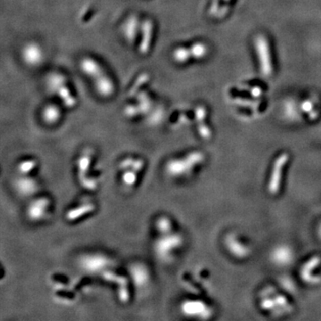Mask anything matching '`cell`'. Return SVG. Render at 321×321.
Returning a JSON list of instances; mask_svg holds the SVG:
<instances>
[{
	"instance_id": "2",
	"label": "cell",
	"mask_w": 321,
	"mask_h": 321,
	"mask_svg": "<svg viewBox=\"0 0 321 321\" xmlns=\"http://www.w3.org/2000/svg\"><path fill=\"white\" fill-rule=\"evenodd\" d=\"M204 161V155L203 153L191 152L178 158L170 159V161L167 162L165 170L170 178H185L192 174L194 170L202 164Z\"/></svg>"
},
{
	"instance_id": "27",
	"label": "cell",
	"mask_w": 321,
	"mask_h": 321,
	"mask_svg": "<svg viewBox=\"0 0 321 321\" xmlns=\"http://www.w3.org/2000/svg\"><path fill=\"white\" fill-rule=\"evenodd\" d=\"M319 235H320V237H321V226H320V228H319Z\"/></svg>"
},
{
	"instance_id": "23",
	"label": "cell",
	"mask_w": 321,
	"mask_h": 321,
	"mask_svg": "<svg viewBox=\"0 0 321 321\" xmlns=\"http://www.w3.org/2000/svg\"><path fill=\"white\" fill-rule=\"evenodd\" d=\"M35 166H36V163L34 161L28 160L26 162L20 164V170H21V172L22 171L23 172H30V170H32Z\"/></svg>"
},
{
	"instance_id": "11",
	"label": "cell",
	"mask_w": 321,
	"mask_h": 321,
	"mask_svg": "<svg viewBox=\"0 0 321 321\" xmlns=\"http://www.w3.org/2000/svg\"><path fill=\"white\" fill-rule=\"evenodd\" d=\"M181 311L185 316L189 317H208L210 310L204 302L196 300H188L181 303Z\"/></svg>"
},
{
	"instance_id": "12",
	"label": "cell",
	"mask_w": 321,
	"mask_h": 321,
	"mask_svg": "<svg viewBox=\"0 0 321 321\" xmlns=\"http://www.w3.org/2000/svg\"><path fill=\"white\" fill-rule=\"evenodd\" d=\"M130 278L133 283L137 287H146L150 281V272L149 269L141 263H135L129 268Z\"/></svg>"
},
{
	"instance_id": "17",
	"label": "cell",
	"mask_w": 321,
	"mask_h": 321,
	"mask_svg": "<svg viewBox=\"0 0 321 321\" xmlns=\"http://www.w3.org/2000/svg\"><path fill=\"white\" fill-rule=\"evenodd\" d=\"M155 231L160 235L170 234L174 232V223L169 217L162 216L155 220Z\"/></svg>"
},
{
	"instance_id": "25",
	"label": "cell",
	"mask_w": 321,
	"mask_h": 321,
	"mask_svg": "<svg viewBox=\"0 0 321 321\" xmlns=\"http://www.w3.org/2000/svg\"><path fill=\"white\" fill-rule=\"evenodd\" d=\"M261 305H262V307H263L264 309L268 310V309H272V308H273V306H274V302H273L272 300L267 299V300H264V301L262 302Z\"/></svg>"
},
{
	"instance_id": "15",
	"label": "cell",
	"mask_w": 321,
	"mask_h": 321,
	"mask_svg": "<svg viewBox=\"0 0 321 321\" xmlns=\"http://www.w3.org/2000/svg\"><path fill=\"white\" fill-rule=\"evenodd\" d=\"M321 262V258L319 256H313L310 261L305 263V265L302 267V272H301V276H302L303 280H305L308 283H316L319 279L316 277L312 276L311 272L313 269L317 268Z\"/></svg>"
},
{
	"instance_id": "8",
	"label": "cell",
	"mask_w": 321,
	"mask_h": 321,
	"mask_svg": "<svg viewBox=\"0 0 321 321\" xmlns=\"http://www.w3.org/2000/svg\"><path fill=\"white\" fill-rule=\"evenodd\" d=\"M155 36V24L150 19L142 20L140 28L139 52L141 55H147L151 50L152 44Z\"/></svg>"
},
{
	"instance_id": "1",
	"label": "cell",
	"mask_w": 321,
	"mask_h": 321,
	"mask_svg": "<svg viewBox=\"0 0 321 321\" xmlns=\"http://www.w3.org/2000/svg\"><path fill=\"white\" fill-rule=\"evenodd\" d=\"M80 69L90 78L94 84L95 89L102 98H109L115 90L113 79L106 74L101 64L92 57H84L80 61Z\"/></svg>"
},
{
	"instance_id": "14",
	"label": "cell",
	"mask_w": 321,
	"mask_h": 321,
	"mask_svg": "<svg viewBox=\"0 0 321 321\" xmlns=\"http://www.w3.org/2000/svg\"><path fill=\"white\" fill-rule=\"evenodd\" d=\"M207 117V112L204 106H198L195 109V119L197 123V130L201 137L204 140H209L212 136V131L208 125L205 123V119Z\"/></svg>"
},
{
	"instance_id": "24",
	"label": "cell",
	"mask_w": 321,
	"mask_h": 321,
	"mask_svg": "<svg viewBox=\"0 0 321 321\" xmlns=\"http://www.w3.org/2000/svg\"><path fill=\"white\" fill-rule=\"evenodd\" d=\"M249 92L251 96H252L253 98H254V99H259L261 95H262V89H261V87H257V86H255V87H250Z\"/></svg>"
},
{
	"instance_id": "19",
	"label": "cell",
	"mask_w": 321,
	"mask_h": 321,
	"mask_svg": "<svg viewBox=\"0 0 321 321\" xmlns=\"http://www.w3.org/2000/svg\"><path fill=\"white\" fill-rule=\"evenodd\" d=\"M62 116L61 111L58 106H49L43 112V118L45 120V122L54 124L59 121Z\"/></svg>"
},
{
	"instance_id": "22",
	"label": "cell",
	"mask_w": 321,
	"mask_h": 321,
	"mask_svg": "<svg viewBox=\"0 0 321 321\" xmlns=\"http://www.w3.org/2000/svg\"><path fill=\"white\" fill-rule=\"evenodd\" d=\"M124 170V173L122 175V181L125 185L131 187L136 182V178H137L136 172H139V170H132V169L131 170L126 169Z\"/></svg>"
},
{
	"instance_id": "4",
	"label": "cell",
	"mask_w": 321,
	"mask_h": 321,
	"mask_svg": "<svg viewBox=\"0 0 321 321\" xmlns=\"http://www.w3.org/2000/svg\"><path fill=\"white\" fill-rule=\"evenodd\" d=\"M253 48L261 74L269 77L273 73V61L268 38L263 35H258L253 40Z\"/></svg>"
},
{
	"instance_id": "18",
	"label": "cell",
	"mask_w": 321,
	"mask_h": 321,
	"mask_svg": "<svg viewBox=\"0 0 321 321\" xmlns=\"http://www.w3.org/2000/svg\"><path fill=\"white\" fill-rule=\"evenodd\" d=\"M232 0H212L210 8H209V15L214 18H222L225 15L223 10V4L228 6Z\"/></svg>"
},
{
	"instance_id": "21",
	"label": "cell",
	"mask_w": 321,
	"mask_h": 321,
	"mask_svg": "<svg viewBox=\"0 0 321 321\" xmlns=\"http://www.w3.org/2000/svg\"><path fill=\"white\" fill-rule=\"evenodd\" d=\"M301 109L303 113L309 114L310 119L313 120L317 117V113L315 110V105L312 100L310 99H306L301 104Z\"/></svg>"
},
{
	"instance_id": "16",
	"label": "cell",
	"mask_w": 321,
	"mask_h": 321,
	"mask_svg": "<svg viewBox=\"0 0 321 321\" xmlns=\"http://www.w3.org/2000/svg\"><path fill=\"white\" fill-rule=\"evenodd\" d=\"M24 58L28 64L31 65H37L43 59V52L38 45H28L24 51Z\"/></svg>"
},
{
	"instance_id": "6",
	"label": "cell",
	"mask_w": 321,
	"mask_h": 321,
	"mask_svg": "<svg viewBox=\"0 0 321 321\" xmlns=\"http://www.w3.org/2000/svg\"><path fill=\"white\" fill-rule=\"evenodd\" d=\"M50 88L58 96L64 106L72 108L77 104V99L69 87L66 79L61 74H53L49 79Z\"/></svg>"
},
{
	"instance_id": "13",
	"label": "cell",
	"mask_w": 321,
	"mask_h": 321,
	"mask_svg": "<svg viewBox=\"0 0 321 321\" xmlns=\"http://www.w3.org/2000/svg\"><path fill=\"white\" fill-rule=\"evenodd\" d=\"M50 209V200L49 198H39L34 201L28 211L29 216L33 220H40L48 215Z\"/></svg>"
},
{
	"instance_id": "5",
	"label": "cell",
	"mask_w": 321,
	"mask_h": 321,
	"mask_svg": "<svg viewBox=\"0 0 321 321\" xmlns=\"http://www.w3.org/2000/svg\"><path fill=\"white\" fill-rule=\"evenodd\" d=\"M209 53L208 45L204 42H195L190 45H180L172 52L173 60L178 64H184L191 60H201Z\"/></svg>"
},
{
	"instance_id": "3",
	"label": "cell",
	"mask_w": 321,
	"mask_h": 321,
	"mask_svg": "<svg viewBox=\"0 0 321 321\" xmlns=\"http://www.w3.org/2000/svg\"><path fill=\"white\" fill-rule=\"evenodd\" d=\"M184 237L179 233L171 232L170 234L160 235L154 245L155 255L163 262H170L184 246Z\"/></svg>"
},
{
	"instance_id": "26",
	"label": "cell",
	"mask_w": 321,
	"mask_h": 321,
	"mask_svg": "<svg viewBox=\"0 0 321 321\" xmlns=\"http://www.w3.org/2000/svg\"><path fill=\"white\" fill-rule=\"evenodd\" d=\"M276 302L280 304V305H285L287 304V299L284 298L283 296H277Z\"/></svg>"
},
{
	"instance_id": "10",
	"label": "cell",
	"mask_w": 321,
	"mask_h": 321,
	"mask_svg": "<svg viewBox=\"0 0 321 321\" xmlns=\"http://www.w3.org/2000/svg\"><path fill=\"white\" fill-rule=\"evenodd\" d=\"M141 22L136 15H129L121 26V32L125 39L129 44H135L137 37L140 36Z\"/></svg>"
},
{
	"instance_id": "9",
	"label": "cell",
	"mask_w": 321,
	"mask_h": 321,
	"mask_svg": "<svg viewBox=\"0 0 321 321\" xmlns=\"http://www.w3.org/2000/svg\"><path fill=\"white\" fill-rule=\"evenodd\" d=\"M288 160H289V155L287 153H283L277 157L276 161L273 165L269 182H268V191L272 195H275L280 190L284 167L287 165Z\"/></svg>"
},
{
	"instance_id": "7",
	"label": "cell",
	"mask_w": 321,
	"mask_h": 321,
	"mask_svg": "<svg viewBox=\"0 0 321 321\" xmlns=\"http://www.w3.org/2000/svg\"><path fill=\"white\" fill-rule=\"evenodd\" d=\"M113 263L109 257L102 253H87L79 260L80 267L88 273L99 274L105 272Z\"/></svg>"
},
{
	"instance_id": "20",
	"label": "cell",
	"mask_w": 321,
	"mask_h": 321,
	"mask_svg": "<svg viewBox=\"0 0 321 321\" xmlns=\"http://www.w3.org/2000/svg\"><path fill=\"white\" fill-rule=\"evenodd\" d=\"M79 208H75V209H72L70 212L67 213V219L70 220H75L78 218H81L84 214L82 213H89L92 212L95 210V205L92 204H85L78 206Z\"/></svg>"
}]
</instances>
